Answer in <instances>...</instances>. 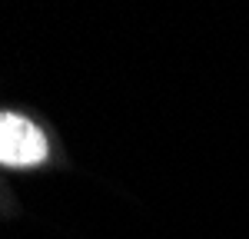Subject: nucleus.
<instances>
[{
  "label": "nucleus",
  "instance_id": "1",
  "mask_svg": "<svg viewBox=\"0 0 249 239\" xmlns=\"http://www.w3.org/2000/svg\"><path fill=\"white\" fill-rule=\"evenodd\" d=\"M47 159V139L30 120L17 113H0V163L7 166H37Z\"/></svg>",
  "mask_w": 249,
  "mask_h": 239
}]
</instances>
